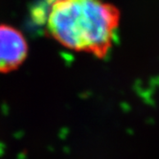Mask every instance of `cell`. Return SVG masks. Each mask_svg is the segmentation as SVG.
<instances>
[{
  "instance_id": "obj_1",
  "label": "cell",
  "mask_w": 159,
  "mask_h": 159,
  "mask_svg": "<svg viewBox=\"0 0 159 159\" xmlns=\"http://www.w3.org/2000/svg\"><path fill=\"white\" fill-rule=\"evenodd\" d=\"M118 24V10L102 0H57L47 20L51 36L63 46L99 58L108 52Z\"/></svg>"
},
{
  "instance_id": "obj_2",
  "label": "cell",
  "mask_w": 159,
  "mask_h": 159,
  "mask_svg": "<svg viewBox=\"0 0 159 159\" xmlns=\"http://www.w3.org/2000/svg\"><path fill=\"white\" fill-rule=\"evenodd\" d=\"M27 51V42L19 31L0 25V72L6 73L17 68L26 59Z\"/></svg>"
}]
</instances>
